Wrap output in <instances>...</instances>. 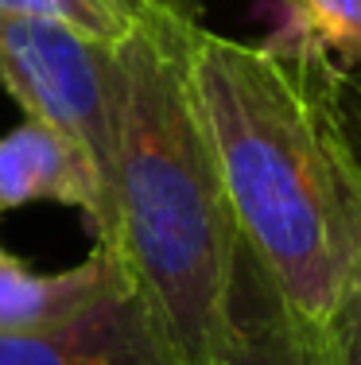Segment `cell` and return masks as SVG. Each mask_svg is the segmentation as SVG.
<instances>
[{"instance_id": "cell-1", "label": "cell", "mask_w": 361, "mask_h": 365, "mask_svg": "<svg viewBox=\"0 0 361 365\" xmlns=\"http://www.w3.org/2000/svg\"><path fill=\"white\" fill-rule=\"evenodd\" d=\"M191 82L237 233L295 311L326 323L361 272V168L334 66L291 39L199 28Z\"/></svg>"}, {"instance_id": "cell-2", "label": "cell", "mask_w": 361, "mask_h": 365, "mask_svg": "<svg viewBox=\"0 0 361 365\" xmlns=\"http://www.w3.org/2000/svg\"><path fill=\"white\" fill-rule=\"evenodd\" d=\"M199 16L187 4L117 43V249L183 365H218L229 327L237 222L191 82Z\"/></svg>"}, {"instance_id": "cell-3", "label": "cell", "mask_w": 361, "mask_h": 365, "mask_svg": "<svg viewBox=\"0 0 361 365\" xmlns=\"http://www.w3.org/2000/svg\"><path fill=\"white\" fill-rule=\"evenodd\" d=\"M117 43L39 16L0 12V86L31 120L82 148L109 198L117 175Z\"/></svg>"}, {"instance_id": "cell-4", "label": "cell", "mask_w": 361, "mask_h": 365, "mask_svg": "<svg viewBox=\"0 0 361 365\" xmlns=\"http://www.w3.org/2000/svg\"><path fill=\"white\" fill-rule=\"evenodd\" d=\"M0 365H183L136 284L47 334H0Z\"/></svg>"}, {"instance_id": "cell-5", "label": "cell", "mask_w": 361, "mask_h": 365, "mask_svg": "<svg viewBox=\"0 0 361 365\" xmlns=\"http://www.w3.org/2000/svg\"><path fill=\"white\" fill-rule=\"evenodd\" d=\"M36 198L78 206L93 230V241L113 245L117 210L93 163L70 136L28 117L20 128L0 136V214Z\"/></svg>"}, {"instance_id": "cell-6", "label": "cell", "mask_w": 361, "mask_h": 365, "mask_svg": "<svg viewBox=\"0 0 361 365\" xmlns=\"http://www.w3.org/2000/svg\"><path fill=\"white\" fill-rule=\"evenodd\" d=\"M218 365H334L326 327L283 299L245 241H237L226 350Z\"/></svg>"}, {"instance_id": "cell-7", "label": "cell", "mask_w": 361, "mask_h": 365, "mask_svg": "<svg viewBox=\"0 0 361 365\" xmlns=\"http://www.w3.org/2000/svg\"><path fill=\"white\" fill-rule=\"evenodd\" d=\"M128 284H136L132 272L109 245H93V253L66 272H36L0 245V334L58 330Z\"/></svg>"}, {"instance_id": "cell-8", "label": "cell", "mask_w": 361, "mask_h": 365, "mask_svg": "<svg viewBox=\"0 0 361 365\" xmlns=\"http://www.w3.org/2000/svg\"><path fill=\"white\" fill-rule=\"evenodd\" d=\"M183 8L187 0H0V12L55 20L101 43H120Z\"/></svg>"}, {"instance_id": "cell-9", "label": "cell", "mask_w": 361, "mask_h": 365, "mask_svg": "<svg viewBox=\"0 0 361 365\" xmlns=\"http://www.w3.org/2000/svg\"><path fill=\"white\" fill-rule=\"evenodd\" d=\"M276 36L307 47L338 74L361 78V0H283Z\"/></svg>"}, {"instance_id": "cell-10", "label": "cell", "mask_w": 361, "mask_h": 365, "mask_svg": "<svg viewBox=\"0 0 361 365\" xmlns=\"http://www.w3.org/2000/svg\"><path fill=\"white\" fill-rule=\"evenodd\" d=\"M323 327L334 365H361V272Z\"/></svg>"}, {"instance_id": "cell-11", "label": "cell", "mask_w": 361, "mask_h": 365, "mask_svg": "<svg viewBox=\"0 0 361 365\" xmlns=\"http://www.w3.org/2000/svg\"><path fill=\"white\" fill-rule=\"evenodd\" d=\"M334 109H338L342 133L350 140L357 168H361V78L357 74H338L334 71Z\"/></svg>"}]
</instances>
